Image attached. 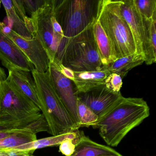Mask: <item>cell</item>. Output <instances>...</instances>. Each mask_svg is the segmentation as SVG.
Wrapping results in <instances>:
<instances>
[{
	"label": "cell",
	"mask_w": 156,
	"mask_h": 156,
	"mask_svg": "<svg viewBox=\"0 0 156 156\" xmlns=\"http://www.w3.org/2000/svg\"><path fill=\"white\" fill-rule=\"evenodd\" d=\"M150 108L142 98L121 96L106 114L92 127L108 146L117 147L133 129L149 116Z\"/></svg>",
	"instance_id": "6da1fadb"
},
{
	"label": "cell",
	"mask_w": 156,
	"mask_h": 156,
	"mask_svg": "<svg viewBox=\"0 0 156 156\" xmlns=\"http://www.w3.org/2000/svg\"><path fill=\"white\" fill-rule=\"evenodd\" d=\"M93 24L74 37H64L54 61L74 72L99 71L104 68L95 41Z\"/></svg>",
	"instance_id": "7a4b0ae2"
},
{
	"label": "cell",
	"mask_w": 156,
	"mask_h": 156,
	"mask_svg": "<svg viewBox=\"0 0 156 156\" xmlns=\"http://www.w3.org/2000/svg\"><path fill=\"white\" fill-rule=\"evenodd\" d=\"M41 111L48 125V133L58 136L78 129L57 94L48 70L39 73L35 69L31 72Z\"/></svg>",
	"instance_id": "3957f363"
},
{
	"label": "cell",
	"mask_w": 156,
	"mask_h": 156,
	"mask_svg": "<svg viewBox=\"0 0 156 156\" xmlns=\"http://www.w3.org/2000/svg\"><path fill=\"white\" fill-rule=\"evenodd\" d=\"M100 0H52L54 15L65 38L80 34L96 19Z\"/></svg>",
	"instance_id": "277c9868"
},
{
	"label": "cell",
	"mask_w": 156,
	"mask_h": 156,
	"mask_svg": "<svg viewBox=\"0 0 156 156\" xmlns=\"http://www.w3.org/2000/svg\"><path fill=\"white\" fill-rule=\"evenodd\" d=\"M121 0H100L98 18L111 40L118 59L136 53L132 34L120 10Z\"/></svg>",
	"instance_id": "5b68a950"
},
{
	"label": "cell",
	"mask_w": 156,
	"mask_h": 156,
	"mask_svg": "<svg viewBox=\"0 0 156 156\" xmlns=\"http://www.w3.org/2000/svg\"><path fill=\"white\" fill-rule=\"evenodd\" d=\"M30 19L33 26V38L41 42L50 62H52L64 36L54 15L52 0H46L42 7L31 15Z\"/></svg>",
	"instance_id": "8992f818"
},
{
	"label": "cell",
	"mask_w": 156,
	"mask_h": 156,
	"mask_svg": "<svg viewBox=\"0 0 156 156\" xmlns=\"http://www.w3.org/2000/svg\"><path fill=\"white\" fill-rule=\"evenodd\" d=\"M40 108L8 79L0 85V117L14 120L39 119Z\"/></svg>",
	"instance_id": "52a82bcc"
},
{
	"label": "cell",
	"mask_w": 156,
	"mask_h": 156,
	"mask_svg": "<svg viewBox=\"0 0 156 156\" xmlns=\"http://www.w3.org/2000/svg\"><path fill=\"white\" fill-rule=\"evenodd\" d=\"M48 71L57 94L79 129L80 123L77 114L78 92L74 83L62 74L55 62H50Z\"/></svg>",
	"instance_id": "ba28073f"
},
{
	"label": "cell",
	"mask_w": 156,
	"mask_h": 156,
	"mask_svg": "<svg viewBox=\"0 0 156 156\" xmlns=\"http://www.w3.org/2000/svg\"><path fill=\"white\" fill-rule=\"evenodd\" d=\"M22 51L34 69L39 73H44L49 69V56L40 41L35 38L27 40L18 35L12 30L6 34Z\"/></svg>",
	"instance_id": "9c48e42d"
},
{
	"label": "cell",
	"mask_w": 156,
	"mask_h": 156,
	"mask_svg": "<svg viewBox=\"0 0 156 156\" xmlns=\"http://www.w3.org/2000/svg\"><path fill=\"white\" fill-rule=\"evenodd\" d=\"M0 21V61L8 70L15 67L31 72L33 65L25 56L16 44L2 32Z\"/></svg>",
	"instance_id": "30bf717a"
},
{
	"label": "cell",
	"mask_w": 156,
	"mask_h": 156,
	"mask_svg": "<svg viewBox=\"0 0 156 156\" xmlns=\"http://www.w3.org/2000/svg\"><path fill=\"white\" fill-rule=\"evenodd\" d=\"M121 96L112 93L104 85L86 93H78L77 99L90 108L99 119Z\"/></svg>",
	"instance_id": "8fae6325"
},
{
	"label": "cell",
	"mask_w": 156,
	"mask_h": 156,
	"mask_svg": "<svg viewBox=\"0 0 156 156\" xmlns=\"http://www.w3.org/2000/svg\"><path fill=\"white\" fill-rule=\"evenodd\" d=\"M121 14L127 23L134 40L136 53L144 55V27L142 18L138 11L133 0H122Z\"/></svg>",
	"instance_id": "7c38bea8"
},
{
	"label": "cell",
	"mask_w": 156,
	"mask_h": 156,
	"mask_svg": "<svg viewBox=\"0 0 156 156\" xmlns=\"http://www.w3.org/2000/svg\"><path fill=\"white\" fill-rule=\"evenodd\" d=\"M8 70L9 74L7 79L31 100L41 110L36 86L32 75L30 74V72L15 67L9 68Z\"/></svg>",
	"instance_id": "4fadbf2b"
},
{
	"label": "cell",
	"mask_w": 156,
	"mask_h": 156,
	"mask_svg": "<svg viewBox=\"0 0 156 156\" xmlns=\"http://www.w3.org/2000/svg\"><path fill=\"white\" fill-rule=\"evenodd\" d=\"M93 30L101 62L104 66H107L116 61L118 58L111 40L100 23L98 16L93 23Z\"/></svg>",
	"instance_id": "5bb4252c"
},
{
	"label": "cell",
	"mask_w": 156,
	"mask_h": 156,
	"mask_svg": "<svg viewBox=\"0 0 156 156\" xmlns=\"http://www.w3.org/2000/svg\"><path fill=\"white\" fill-rule=\"evenodd\" d=\"M80 133L75 141V148L70 156H102L104 155L119 156L120 153L112 148L98 144Z\"/></svg>",
	"instance_id": "9a60e30c"
},
{
	"label": "cell",
	"mask_w": 156,
	"mask_h": 156,
	"mask_svg": "<svg viewBox=\"0 0 156 156\" xmlns=\"http://www.w3.org/2000/svg\"><path fill=\"white\" fill-rule=\"evenodd\" d=\"M74 73L73 82L78 93H86L105 85V80L110 73L105 67L99 71Z\"/></svg>",
	"instance_id": "2e32d148"
},
{
	"label": "cell",
	"mask_w": 156,
	"mask_h": 156,
	"mask_svg": "<svg viewBox=\"0 0 156 156\" xmlns=\"http://www.w3.org/2000/svg\"><path fill=\"white\" fill-rule=\"evenodd\" d=\"M142 18L144 27L143 53L145 62L147 65H151L156 62V15L151 20Z\"/></svg>",
	"instance_id": "e0dca14e"
},
{
	"label": "cell",
	"mask_w": 156,
	"mask_h": 156,
	"mask_svg": "<svg viewBox=\"0 0 156 156\" xmlns=\"http://www.w3.org/2000/svg\"><path fill=\"white\" fill-rule=\"evenodd\" d=\"M80 135L78 130L73 132L66 133L62 135L52 136L49 137L37 139L25 144L17 146L12 149L16 151H35L39 149L44 148L46 147H53L60 145L63 141L66 139H76Z\"/></svg>",
	"instance_id": "ac0fdd59"
},
{
	"label": "cell",
	"mask_w": 156,
	"mask_h": 156,
	"mask_svg": "<svg viewBox=\"0 0 156 156\" xmlns=\"http://www.w3.org/2000/svg\"><path fill=\"white\" fill-rule=\"evenodd\" d=\"M145 62L144 55L135 53L117 59L105 68L110 73H116L123 78L130 70Z\"/></svg>",
	"instance_id": "d6986e66"
},
{
	"label": "cell",
	"mask_w": 156,
	"mask_h": 156,
	"mask_svg": "<svg viewBox=\"0 0 156 156\" xmlns=\"http://www.w3.org/2000/svg\"><path fill=\"white\" fill-rule=\"evenodd\" d=\"M7 14V23H4L22 38L27 40L33 39L32 35L23 20L16 13L12 1H1Z\"/></svg>",
	"instance_id": "ffe728a7"
},
{
	"label": "cell",
	"mask_w": 156,
	"mask_h": 156,
	"mask_svg": "<svg viewBox=\"0 0 156 156\" xmlns=\"http://www.w3.org/2000/svg\"><path fill=\"white\" fill-rule=\"evenodd\" d=\"M77 114L81 127L92 126L99 120L98 117L94 111L77 99Z\"/></svg>",
	"instance_id": "44dd1931"
},
{
	"label": "cell",
	"mask_w": 156,
	"mask_h": 156,
	"mask_svg": "<svg viewBox=\"0 0 156 156\" xmlns=\"http://www.w3.org/2000/svg\"><path fill=\"white\" fill-rule=\"evenodd\" d=\"M135 6L143 18L151 20L156 15V0H133Z\"/></svg>",
	"instance_id": "7402d4cb"
},
{
	"label": "cell",
	"mask_w": 156,
	"mask_h": 156,
	"mask_svg": "<svg viewBox=\"0 0 156 156\" xmlns=\"http://www.w3.org/2000/svg\"><path fill=\"white\" fill-rule=\"evenodd\" d=\"M39 119H30L25 120H14L0 117V132L25 128Z\"/></svg>",
	"instance_id": "603a6c76"
},
{
	"label": "cell",
	"mask_w": 156,
	"mask_h": 156,
	"mask_svg": "<svg viewBox=\"0 0 156 156\" xmlns=\"http://www.w3.org/2000/svg\"><path fill=\"white\" fill-rule=\"evenodd\" d=\"M123 82L121 76L116 73L109 74L105 80V86L114 94H120Z\"/></svg>",
	"instance_id": "cb8c5ba5"
},
{
	"label": "cell",
	"mask_w": 156,
	"mask_h": 156,
	"mask_svg": "<svg viewBox=\"0 0 156 156\" xmlns=\"http://www.w3.org/2000/svg\"><path fill=\"white\" fill-rule=\"evenodd\" d=\"M12 2L16 13L25 23L27 29L32 35L33 33V26L30 18H29L26 15V11L24 8L23 1L14 0V1H12Z\"/></svg>",
	"instance_id": "d4e9b609"
},
{
	"label": "cell",
	"mask_w": 156,
	"mask_h": 156,
	"mask_svg": "<svg viewBox=\"0 0 156 156\" xmlns=\"http://www.w3.org/2000/svg\"><path fill=\"white\" fill-rule=\"evenodd\" d=\"M26 12L32 15L44 5L46 0H23Z\"/></svg>",
	"instance_id": "484cf974"
},
{
	"label": "cell",
	"mask_w": 156,
	"mask_h": 156,
	"mask_svg": "<svg viewBox=\"0 0 156 156\" xmlns=\"http://www.w3.org/2000/svg\"><path fill=\"white\" fill-rule=\"evenodd\" d=\"M75 140L66 139L63 141L59 145V151L65 156H71L73 153L75 148Z\"/></svg>",
	"instance_id": "4316f807"
},
{
	"label": "cell",
	"mask_w": 156,
	"mask_h": 156,
	"mask_svg": "<svg viewBox=\"0 0 156 156\" xmlns=\"http://www.w3.org/2000/svg\"><path fill=\"white\" fill-rule=\"evenodd\" d=\"M54 62H55L57 65L58 69L62 74L70 80L74 81V73L73 71H72L69 68L64 66L62 63L59 62H56V61H54Z\"/></svg>",
	"instance_id": "83f0119b"
},
{
	"label": "cell",
	"mask_w": 156,
	"mask_h": 156,
	"mask_svg": "<svg viewBox=\"0 0 156 156\" xmlns=\"http://www.w3.org/2000/svg\"><path fill=\"white\" fill-rule=\"evenodd\" d=\"M7 75L4 69L0 67V82H2L7 79Z\"/></svg>",
	"instance_id": "f1b7e54d"
},
{
	"label": "cell",
	"mask_w": 156,
	"mask_h": 156,
	"mask_svg": "<svg viewBox=\"0 0 156 156\" xmlns=\"http://www.w3.org/2000/svg\"><path fill=\"white\" fill-rule=\"evenodd\" d=\"M0 156H9V151H0Z\"/></svg>",
	"instance_id": "f546056e"
},
{
	"label": "cell",
	"mask_w": 156,
	"mask_h": 156,
	"mask_svg": "<svg viewBox=\"0 0 156 156\" xmlns=\"http://www.w3.org/2000/svg\"><path fill=\"white\" fill-rule=\"evenodd\" d=\"M102 156H123L122 155H119V156H115V155H104Z\"/></svg>",
	"instance_id": "4dcf8cb0"
},
{
	"label": "cell",
	"mask_w": 156,
	"mask_h": 156,
	"mask_svg": "<svg viewBox=\"0 0 156 156\" xmlns=\"http://www.w3.org/2000/svg\"><path fill=\"white\" fill-rule=\"evenodd\" d=\"M34 156V154H30V156Z\"/></svg>",
	"instance_id": "1f68e13d"
},
{
	"label": "cell",
	"mask_w": 156,
	"mask_h": 156,
	"mask_svg": "<svg viewBox=\"0 0 156 156\" xmlns=\"http://www.w3.org/2000/svg\"><path fill=\"white\" fill-rule=\"evenodd\" d=\"M1 1H0V8H1Z\"/></svg>",
	"instance_id": "d6a6232c"
},
{
	"label": "cell",
	"mask_w": 156,
	"mask_h": 156,
	"mask_svg": "<svg viewBox=\"0 0 156 156\" xmlns=\"http://www.w3.org/2000/svg\"><path fill=\"white\" fill-rule=\"evenodd\" d=\"M1 82H0V85H1Z\"/></svg>",
	"instance_id": "836d02e7"
}]
</instances>
